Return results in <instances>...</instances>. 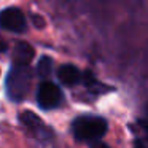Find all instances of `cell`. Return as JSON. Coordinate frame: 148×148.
Wrapping results in <instances>:
<instances>
[{
    "label": "cell",
    "instance_id": "obj_11",
    "mask_svg": "<svg viewBox=\"0 0 148 148\" xmlns=\"http://www.w3.org/2000/svg\"><path fill=\"white\" fill-rule=\"evenodd\" d=\"M142 124L145 126V129H147V132H148V121H142Z\"/></svg>",
    "mask_w": 148,
    "mask_h": 148
},
{
    "label": "cell",
    "instance_id": "obj_5",
    "mask_svg": "<svg viewBox=\"0 0 148 148\" xmlns=\"http://www.w3.org/2000/svg\"><path fill=\"white\" fill-rule=\"evenodd\" d=\"M19 121L23 123V126L30 132V134L35 135L40 140H46V138H49L53 134L48 126L43 123V119H40L38 116L32 112H23L19 115Z\"/></svg>",
    "mask_w": 148,
    "mask_h": 148
},
{
    "label": "cell",
    "instance_id": "obj_10",
    "mask_svg": "<svg viewBox=\"0 0 148 148\" xmlns=\"http://www.w3.org/2000/svg\"><path fill=\"white\" fill-rule=\"evenodd\" d=\"M92 148H110V147H108V145H105V143H102V142H99V143H96Z\"/></svg>",
    "mask_w": 148,
    "mask_h": 148
},
{
    "label": "cell",
    "instance_id": "obj_9",
    "mask_svg": "<svg viewBox=\"0 0 148 148\" xmlns=\"http://www.w3.org/2000/svg\"><path fill=\"white\" fill-rule=\"evenodd\" d=\"M134 148H147V147H145V145L142 143L140 140H135V142H134Z\"/></svg>",
    "mask_w": 148,
    "mask_h": 148
},
{
    "label": "cell",
    "instance_id": "obj_3",
    "mask_svg": "<svg viewBox=\"0 0 148 148\" xmlns=\"http://www.w3.org/2000/svg\"><path fill=\"white\" fill-rule=\"evenodd\" d=\"M37 100L43 110L56 108L62 102V91L59 89L58 84L51 81H42L37 91Z\"/></svg>",
    "mask_w": 148,
    "mask_h": 148
},
{
    "label": "cell",
    "instance_id": "obj_4",
    "mask_svg": "<svg viewBox=\"0 0 148 148\" xmlns=\"http://www.w3.org/2000/svg\"><path fill=\"white\" fill-rule=\"evenodd\" d=\"M0 24L5 30H10L14 34H23L27 29V23H26V16L24 13L16 7H10L5 8L0 14Z\"/></svg>",
    "mask_w": 148,
    "mask_h": 148
},
{
    "label": "cell",
    "instance_id": "obj_8",
    "mask_svg": "<svg viewBox=\"0 0 148 148\" xmlns=\"http://www.w3.org/2000/svg\"><path fill=\"white\" fill-rule=\"evenodd\" d=\"M53 72V59L49 56H42L38 59V65H37V73L42 78H48Z\"/></svg>",
    "mask_w": 148,
    "mask_h": 148
},
{
    "label": "cell",
    "instance_id": "obj_7",
    "mask_svg": "<svg viewBox=\"0 0 148 148\" xmlns=\"http://www.w3.org/2000/svg\"><path fill=\"white\" fill-rule=\"evenodd\" d=\"M35 51L34 48L26 42H19L14 46V64L16 65H26L29 67V62L34 59Z\"/></svg>",
    "mask_w": 148,
    "mask_h": 148
},
{
    "label": "cell",
    "instance_id": "obj_2",
    "mask_svg": "<svg viewBox=\"0 0 148 148\" xmlns=\"http://www.w3.org/2000/svg\"><path fill=\"white\" fill-rule=\"evenodd\" d=\"M32 81L30 69L26 65H16L13 64L11 69L8 70L5 86H7V94L13 102H21L27 96Z\"/></svg>",
    "mask_w": 148,
    "mask_h": 148
},
{
    "label": "cell",
    "instance_id": "obj_1",
    "mask_svg": "<svg viewBox=\"0 0 148 148\" xmlns=\"http://www.w3.org/2000/svg\"><path fill=\"white\" fill-rule=\"evenodd\" d=\"M107 121L102 116L96 115H81L73 119L72 132L77 140H97L102 138L107 132Z\"/></svg>",
    "mask_w": 148,
    "mask_h": 148
},
{
    "label": "cell",
    "instance_id": "obj_6",
    "mask_svg": "<svg viewBox=\"0 0 148 148\" xmlns=\"http://www.w3.org/2000/svg\"><path fill=\"white\" fill-rule=\"evenodd\" d=\"M58 78H59V81H61L62 84H65V86H75L77 83L83 81L81 72L72 64L61 65L59 70H58Z\"/></svg>",
    "mask_w": 148,
    "mask_h": 148
}]
</instances>
